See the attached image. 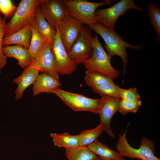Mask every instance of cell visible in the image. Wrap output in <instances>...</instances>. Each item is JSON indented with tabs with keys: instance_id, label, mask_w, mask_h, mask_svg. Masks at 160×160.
Returning a JSON list of instances; mask_svg holds the SVG:
<instances>
[{
	"instance_id": "83f0119b",
	"label": "cell",
	"mask_w": 160,
	"mask_h": 160,
	"mask_svg": "<svg viewBox=\"0 0 160 160\" xmlns=\"http://www.w3.org/2000/svg\"><path fill=\"white\" fill-rule=\"evenodd\" d=\"M17 8L11 0H0V12L3 15L5 19L13 15Z\"/></svg>"
},
{
	"instance_id": "7a4b0ae2",
	"label": "cell",
	"mask_w": 160,
	"mask_h": 160,
	"mask_svg": "<svg viewBox=\"0 0 160 160\" xmlns=\"http://www.w3.org/2000/svg\"><path fill=\"white\" fill-rule=\"evenodd\" d=\"M93 48L92 56L84 63L87 70L98 72L113 79L117 78L120 72L111 65L112 57L105 50L97 34L94 36Z\"/></svg>"
},
{
	"instance_id": "4316f807",
	"label": "cell",
	"mask_w": 160,
	"mask_h": 160,
	"mask_svg": "<svg viewBox=\"0 0 160 160\" xmlns=\"http://www.w3.org/2000/svg\"><path fill=\"white\" fill-rule=\"evenodd\" d=\"M141 104L140 100L130 102L121 99L118 111L123 115L130 112L135 113L138 111Z\"/></svg>"
},
{
	"instance_id": "f546056e",
	"label": "cell",
	"mask_w": 160,
	"mask_h": 160,
	"mask_svg": "<svg viewBox=\"0 0 160 160\" xmlns=\"http://www.w3.org/2000/svg\"><path fill=\"white\" fill-rule=\"evenodd\" d=\"M140 96L136 87L127 89L121 88V99L126 101L133 102L140 100Z\"/></svg>"
},
{
	"instance_id": "4fadbf2b",
	"label": "cell",
	"mask_w": 160,
	"mask_h": 160,
	"mask_svg": "<svg viewBox=\"0 0 160 160\" xmlns=\"http://www.w3.org/2000/svg\"><path fill=\"white\" fill-rule=\"evenodd\" d=\"M102 106L98 113L100 118V124L103 131L111 137L114 134L111 129L110 124L112 117L118 111L121 99L105 96Z\"/></svg>"
},
{
	"instance_id": "ac0fdd59",
	"label": "cell",
	"mask_w": 160,
	"mask_h": 160,
	"mask_svg": "<svg viewBox=\"0 0 160 160\" xmlns=\"http://www.w3.org/2000/svg\"><path fill=\"white\" fill-rule=\"evenodd\" d=\"M31 25H28L16 32L4 37L3 46L15 44L22 46L28 49L30 46L31 37Z\"/></svg>"
},
{
	"instance_id": "8fae6325",
	"label": "cell",
	"mask_w": 160,
	"mask_h": 160,
	"mask_svg": "<svg viewBox=\"0 0 160 160\" xmlns=\"http://www.w3.org/2000/svg\"><path fill=\"white\" fill-rule=\"evenodd\" d=\"M52 48L56 68L59 73L69 75L75 71L77 65L69 56L62 43L57 28Z\"/></svg>"
},
{
	"instance_id": "9c48e42d",
	"label": "cell",
	"mask_w": 160,
	"mask_h": 160,
	"mask_svg": "<svg viewBox=\"0 0 160 160\" xmlns=\"http://www.w3.org/2000/svg\"><path fill=\"white\" fill-rule=\"evenodd\" d=\"M52 47L50 44L45 43L28 67L50 75L59 80V73L56 68Z\"/></svg>"
},
{
	"instance_id": "d6986e66",
	"label": "cell",
	"mask_w": 160,
	"mask_h": 160,
	"mask_svg": "<svg viewBox=\"0 0 160 160\" xmlns=\"http://www.w3.org/2000/svg\"><path fill=\"white\" fill-rule=\"evenodd\" d=\"M87 147L101 160H126L118 151L113 150L97 140Z\"/></svg>"
},
{
	"instance_id": "3957f363",
	"label": "cell",
	"mask_w": 160,
	"mask_h": 160,
	"mask_svg": "<svg viewBox=\"0 0 160 160\" xmlns=\"http://www.w3.org/2000/svg\"><path fill=\"white\" fill-rule=\"evenodd\" d=\"M40 3V0H21L10 20L5 24L4 37L31 24Z\"/></svg>"
},
{
	"instance_id": "7c38bea8",
	"label": "cell",
	"mask_w": 160,
	"mask_h": 160,
	"mask_svg": "<svg viewBox=\"0 0 160 160\" xmlns=\"http://www.w3.org/2000/svg\"><path fill=\"white\" fill-rule=\"evenodd\" d=\"M82 25L70 15L59 24L60 38L68 53L78 39Z\"/></svg>"
},
{
	"instance_id": "e0dca14e",
	"label": "cell",
	"mask_w": 160,
	"mask_h": 160,
	"mask_svg": "<svg viewBox=\"0 0 160 160\" xmlns=\"http://www.w3.org/2000/svg\"><path fill=\"white\" fill-rule=\"evenodd\" d=\"M3 52L7 57H13L17 61L20 68L25 69L31 65V59L28 49L18 45L3 46Z\"/></svg>"
},
{
	"instance_id": "cb8c5ba5",
	"label": "cell",
	"mask_w": 160,
	"mask_h": 160,
	"mask_svg": "<svg viewBox=\"0 0 160 160\" xmlns=\"http://www.w3.org/2000/svg\"><path fill=\"white\" fill-rule=\"evenodd\" d=\"M103 131L100 124L93 129L82 131L79 134V146H87L93 143L97 140Z\"/></svg>"
},
{
	"instance_id": "30bf717a",
	"label": "cell",
	"mask_w": 160,
	"mask_h": 160,
	"mask_svg": "<svg viewBox=\"0 0 160 160\" xmlns=\"http://www.w3.org/2000/svg\"><path fill=\"white\" fill-rule=\"evenodd\" d=\"M39 5L46 20L55 30L60 23L69 15L62 0H40Z\"/></svg>"
},
{
	"instance_id": "277c9868",
	"label": "cell",
	"mask_w": 160,
	"mask_h": 160,
	"mask_svg": "<svg viewBox=\"0 0 160 160\" xmlns=\"http://www.w3.org/2000/svg\"><path fill=\"white\" fill-rule=\"evenodd\" d=\"M126 131L119 135L116 145L117 151L123 157L142 160H160L155 155V147L153 141L143 137L138 149L134 148L129 143L126 137Z\"/></svg>"
},
{
	"instance_id": "ba28073f",
	"label": "cell",
	"mask_w": 160,
	"mask_h": 160,
	"mask_svg": "<svg viewBox=\"0 0 160 160\" xmlns=\"http://www.w3.org/2000/svg\"><path fill=\"white\" fill-rule=\"evenodd\" d=\"M93 38L89 27L83 24L78 39L68 53L70 58L77 65L84 63L92 56Z\"/></svg>"
},
{
	"instance_id": "8992f818",
	"label": "cell",
	"mask_w": 160,
	"mask_h": 160,
	"mask_svg": "<svg viewBox=\"0 0 160 160\" xmlns=\"http://www.w3.org/2000/svg\"><path fill=\"white\" fill-rule=\"evenodd\" d=\"M69 15L82 24L88 26L97 22L95 12L99 7L109 4L110 1L93 2L85 0H62Z\"/></svg>"
},
{
	"instance_id": "52a82bcc",
	"label": "cell",
	"mask_w": 160,
	"mask_h": 160,
	"mask_svg": "<svg viewBox=\"0 0 160 160\" xmlns=\"http://www.w3.org/2000/svg\"><path fill=\"white\" fill-rule=\"evenodd\" d=\"M131 9L144 12L143 9L136 5L133 0H121L109 8L97 9L95 16L98 22L104 27L115 30L118 19Z\"/></svg>"
},
{
	"instance_id": "484cf974",
	"label": "cell",
	"mask_w": 160,
	"mask_h": 160,
	"mask_svg": "<svg viewBox=\"0 0 160 160\" xmlns=\"http://www.w3.org/2000/svg\"><path fill=\"white\" fill-rule=\"evenodd\" d=\"M30 30L31 37L30 47L28 49L31 61L44 45L46 43L43 36L31 25Z\"/></svg>"
},
{
	"instance_id": "9a60e30c",
	"label": "cell",
	"mask_w": 160,
	"mask_h": 160,
	"mask_svg": "<svg viewBox=\"0 0 160 160\" xmlns=\"http://www.w3.org/2000/svg\"><path fill=\"white\" fill-rule=\"evenodd\" d=\"M43 36L46 42L53 46L56 30L49 23L44 16L39 5L33 22L31 24Z\"/></svg>"
},
{
	"instance_id": "5bb4252c",
	"label": "cell",
	"mask_w": 160,
	"mask_h": 160,
	"mask_svg": "<svg viewBox=\"0 0 160 160\" xmlns=\"http://www.w3.org/2000/svg\"><path fill=\"white\" fill-rule=\"evenodd\" d=\"M39 72L34 68L28 67L24 69L19 76L14 80L13 82L17 85L15 92V100H19L23 97L24 91L35 83Z\"/></svg>"
},
{
	"instance_id": "44dd1931",
	"label": "cell",
	"mask_w": 160,
	"mask_h": 160,
	"mask_svg": "<svg viewBox=\"0 0 160 160\" xmlns=\"http://www.w3.org/2000/svg\"><path fill=\"white\" fill-rule=\"evenodd\" d=\"M65 156L68 160H97L100 158L87 146L65 149Z\"/></svg>"
},
{
	"instance_id": "d4e9b609",
	"label": "cell",
	"mask_w": 160,
	"mask_h": 160,
	"mask_svg": "<svg viewBox=\"0 0 160 160\" xmlns=\"http://www.w3.org/2000/svg\"><path fill=\"white\" fill-rule=\"evenodd\" d=\"M148 15L151 24L156 33V41H160V9L154 3L150 1L147 6Z\"/></svg>"
},
{
	"instance_id": "5b68a950",
	"label": "cell",
	"mask_w": 160,
	"mask_h": 160,
	"mask_svg": "<svg viewBox=\"0 0 160 160\" xmlns=\"http://www.w3.org/2000/svg\"><path fill=\"white\" fill-rule=\"evenodd\" d=\"M59 97L68 106L75 111H84L99 113L103 104L104 97L94 99L82 95L67 92L59 87L50 91Z\"/></svg>"
},
{
	"instance_id": "ffe728a7",
	"label": "cell",
	"mask_w": 160,
	"mask_h": 160,
	"mask_svg": "<svg viewBox=\"0 0 160 160\" xmlns=\"http://www.w3.org/2000/svg\"><path fill=\"white\" fill-rule=\"evenodd\" d=\"M50 137L54 145L59 147L73 148L79 147V135H73L67 132L62 133H51Z\"/></svg>"
},
{
	"instance_id": "603a6c76",
	"label": "cell",
	"mask_w": 160,
	"mask_h": 160,
	"mask_svg": "<svg viewBox=\"0 0 160 160\" xmlns=\"http://www.w3.org/2000/svg\"><path fill=\"white\" fill-rule=\"evenodd\" d=\"M93 91L101 97H109L121 99V88L113 82L107 83L92 88Z\"/></svg>"
},
{
	"instance_id": "2e32d148",
	"label": "cell",
	"mask_w": 160,
	"mask_h": 160,
	"mask_svg": "<svg viewBox=\"0 0 160 160\" xmlns=\"http://www.w3.org/2000/svg\"><path fill=\"white\" fill-rule=\"evenodd\" d=\"M61 85L58 79L50 75L42 73L38 75L33 84V95L36 96L42 93H50L51 91L59 88Z\"/></svg>"
},
{
	"instance_id": "4dcf8cb0",
	"label": "cell",
	"mask_w": 160,
	"mask_h": 160,
	"mask_svg": "<svg viewBox=\"0 0 160 160\" xmlns=\"http://www.w3.org/2000/svg\"><path fill=\"white\" fill-rule=\"evenodd\" d=\"M97 160H101L100 159Z\"/></svg>"
},
{
	"instance_id": "7402d4cb",
	"label": "cell",
	"mask_w": 160,
	"mask_h": 160,
	"mask_svg": "<svg viewBox=\"0 0 160 160\" xmlns=\"http://www.w3.org/2000/svg\"><path fill=\"white\" fill-rule=\"evenodd\" d=\"M85 74V82L88 86L92 88L107 83L113 82L114 79L98 72L87 70Z\"/></svg>"
},
{
	"instance_id": "6da1fadb",
	"label": "cell",
	"mask_w": 160,
	"mask_h": 160,
	"mask_svg": "<svg viewBox=\"0 0 160 160\" xmlns=\"http://www.w3.org/2000/svg\"><path fill=\"white\" fill-rule=\"evenodd\" d=\"M90 30L100 35L104 41L105 52L110 56L118 55L121 58L123 64V75L126 71L128 63V56L126 48L138 50L143 46L134 45L124 41L115 30L108 29L100 23L88 26Z\"/></svg>"
},
{
	"instance_id": "f1b7e54d",
	"label": "cell",
	"mask_w": 160,
	"mask_h": 160,
	"mask_svg": "<svg viewBox=\"0 0 160 160\" xmlns=\"http://www.w3.org/2000/svg\"><path fill=\"white\" fill-rule=\"evenodd\" d=\"M6 24L5 19L0 15V71L7 63V58L4 55L2 50L3 41Z\"/></svg>"
}]
</instances>
